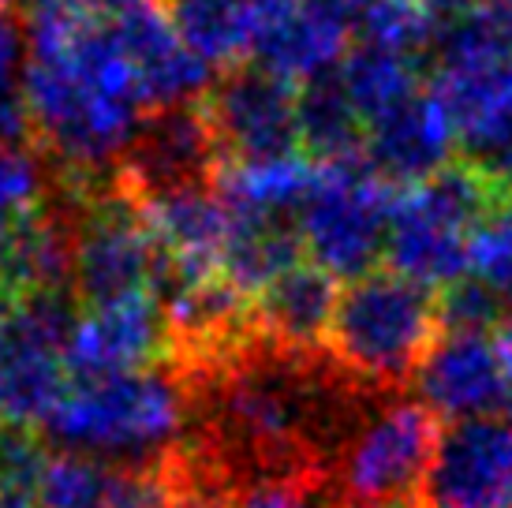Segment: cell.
I'll use <instances>...</instances> for the list:
<instances>
[{
    "mask_svg": "<svg viewBox=\"0 0 512 508\" xmlns=\"http://www.w3.org/2000/svg\"><path fill=\"white\" fill-rule=\"evenodd\" d=\"M49 452L27 426H0V490H38Z\"/></svg>",
    "mask_w": 512,
    "mask_h": 508,
    "instance_id": "obj_31",
    "label": "cell"
},
{
    "mask_svg": "<svg viewBox=\"0 0 512 508\" xmlns=\"http://www.w3.org/2000/svg\"><path fill=\"white\" fill-rule=\"evenodd\" d=\"M169 355V325L157 296H135L105 307H86L68 340V374L105 378L157 367Z\"/></svg>",
    "mask_w": 512,
    "mask_h": 508,
    "instance_id": "obj_12",
    "label": "cell"
},
{
    "mask_svg": "<svg viewBox=\"0 0 512 508\" xmlns=\"http://www.w3.org/2000/svg\"><path fill=\"white\" fill-rule=\"evenodd\" d=\"M206 116L217 146L232 161H270L303 154L299 146V86L262 68H232L206 94Z\"/></svg>",
    "mask_w": 512,
    "mask_h": 508,
    "instance_id": "obj_9",
    "label": "cell"
},
{
    "mask_svg": "<svg viewBox=\"0 0 512 508\" xmlns=\"http://www.w3.org/2000/svg\"><path fill=\"white\" fill-rule=\"evenodd\" d=\"M337 299H341L337 281L326 269L303 258L285 277H277L266 292H258L251 303V322H255L258 340H266L273 348L303 355L326 352Z\"/></svg>",
    "mask_w": 512,
    "mask_h": 508,
    "instance_id": "obj_17",
    "label": "cell"
},
{
    "mask_svg": "<svg viewBox=\"0 0 512 508\" xmlns=\"http://www.w3.org/2000/svg\"><path fill=\"white\" fill-rule=\"evenodd\" d=\"M415 400L430 408L438 419L464 423L501 415L509 408L505 393V370L494 333H460L441 329L430 352L415 370Z\"/></svg>",
    "mask_w": 512,
    "mask_h": 508,
    "instance_id": "obj_11",
    "label": "cell"
},
{
    "mask_svg": "<svg viewBox=\"0 0 512 508\" xmlns=\"http://www.w3.org/2000/svg\"><path fill=\"white\" fill-rule=\"evenodd\" d=\"M367 508H423L419 501H400V505H367Z\"/></svg>",
    "mask_w": 512,
    "mask_h": 508,
    "instance_id": "obj_39",
    "label": "cell"
},
{
    "mask_svg": "<svg viewBox=\"0 0 512 508\" xmlns=\"http://www.w3.org/2000/svg\"><path fill=\"white\" fill-rule=\"evenodd\" d=\"M42 434L101 464L157 467L184 445L187 385L172 367L72 378Z\"/></svg>",
    "mask_w": 512,
    "mask_h": 508,
    "instance_id": "obj_2",
    "label": "cell"
},
{
    "mask_svg": "<svg viewBox=\"0 0 512 508\" xmlns=\"http://www.w3.org/2000/svg\"><path fill=\"white\" fill-rule=\"evenodd\" d=\"M318 161L307 154H285L270 161H232L217 176V195L236 217H288L296 221L307 202Z\"/></svg>",
    "mask_w": 512,
    "mask_h": 508,
    "instance_id": "obj_20",
    "label": "cell"
},
{
    "mask_svg": "<svg viewBox=\"0 0 512 508\" xmlns=\"http://www.w3.org/2000/svg\"><path fill=\"white\" fill-rule=\"evenodd\" d=\"M27 105L42 146L79 180L124 161L150 116L113 19L79 0H38L27 15Z\"/></svg>",
    "mask_w": 512,
    "mask_h": 508,
    "instance_id": "obj_1",
    "label": "cell"
},
{
    "mask_svg": "<svg viewBox=\"0 0 512 508\" xmlns=\"http://www.w3.org/2000/svg\"><path fill=\"white\" fill-rule=\"evenodd\" d=\"M79 4L90 8L94 15H101V19H120V15H128L131 8H139L146 0H79Z\"/></svg>",
    "mask_w": 512,
    "mask_h": 508,
    "instance_id": "obj_34",
    "label": "cell"
},
{
    "mask_svg": "<svg viewBox=\"0 0 512 508\" xmlns=\"http://www.w3.org/2000/svg\"><path fill=\"white\" fill-rule=\"evenodd\" d=\"M303 4H311V8H318V12L333 15V19H341V23L352 27V23L367 12L374 0H303Z\"/></svg>",
    "mask_w": 512,
    "mask_h": 508,
    "instance_id": "obj_33",
    "label": "cell"
},
{
    "mask_svg": "<svg viewBox=\"0 0 512 508\" xmlns=\"http://www.w3.org/2000/svg\"><path fill=\"white\" fill-rule=\"evenodd\" d=\"M337 83L344 86L348 101L356 105L363 124L378 120L382 113L397 109L404 101H412L419 90V60L378 49V45L359 42L344 53L337 68Z\"/></svg>",
    "mask_w": 512,
    "mask_h": 508,
    "instance_id": "obj_24",
    "label": "cell"
},
{
    "mask_svg": "<svg viewBox=\"0 0 512 508\" xmlns=\"http://www.w3.org/2000/svg\"><path fill=\"white\" fill-rule=\"evenodd\" d=\"M217 154L221 146H217L206 109L176 105V109H157L146 116L143 131L124 161H128L131 180L143 187L146 198L176 191V187L206 184Z\"/></svg>",
    "mask_w": 512,
    "mask_h": 508,
    "instance_id": "obj_15",
    "label": "cell"
},
{
    "mask_svg": "<svg viewBox=\"0 0 512 508\" xmlns=\"http://www.w3.org/2000/svg\"><path fill=\"white\" fill-rule=\"evenodd\" d=\"M460 150L453 120L427 90L363 127V161L393 187H415L456 165Z\"/></svg>",
    "mask_w": 512,
    "mask_h": 508,
    "instance_id": "obj_13",
    "label": "cell"
},
{
    "mask_svg": "<svg viewBox=\"0 0 512 508\" xmlns=\"http://www.w3.org/2000/svg\"><path fill=\"white\" fill-rule=\"evenodd\" d=\"M0 426H4V389H0Z\"/></svg>",
    "mask_w": 512,
    "mask_h": 508,
    "instance_id": "obj_40",
    "label": "cell"
},
{
    "mask_svg": "<svg viewBox=\"0 0 512 508\" xmlns=\"http://www.w3.org/2000/svg\"><path fill=\"white\" fill-rule=\"evenodd\" d=\"M116 486H120V467L75 452H57L45 460L34 494L42 508H113Z\"/></svg>",
    "mask_w": 512,
    "mask_h": 508,
    "instance_id": "obj_26",
    "label": "cell"
},
{
    "mask_svg": "<svg viewBox=\"0 0 512 508\" xmlns=\"http://www.w3.org/2000/svg\"><path fill=\"white\" fill-rule=\"evenodd\" d=\"M143 217L154 232L165 273L176 277H221L228 240V210L217 187L191 184L143 198Z\"/></svg>",
    "mask_w": 512,
    "mask_h": 508,
    "instance_id": "obj_16",
    "label": "cell"
},
{
    "mask_svg": "<svg viewBox=\"0 0 512 508\" xmlns=\"http://www.w3.org/2000/svg\"><path fill=\"white\" fill-rule=\"evenodd\" d=\"M468 273L505 299L512 296V195L494 198L471 232Z\"/></svg>",
    "mask_w": 512,
    "mask_h": 508,
    "instance_id": "obj_28",
    "label": "cell"
},
{
    "mask_svg": "<svg viewBox=\"0 0 512 508\" xmlns=\"http://www.w3.org/2000/svg\"><path fill=\"white\" fill-rule=\"evenodd\" d=\"M438 415L408 396H378L363 423L344 441L329 475L333 508H367L415 501L434 464Z\"/></svg>",
    "mask_w": 512,
    "mask_h": 508,
    "instance_id": "obj_5",
    "label": "cell"
},
{
    "mask_svg": "<svg viewBox=\"0 0 512 508\" xmlns=\"http://www.w3.org/2000/svg\"><path fill=\"white\" fill-rule=\"evenodd\" d=\"M232 508H333L329 494L307 490V486H288V482H270V486H251L243 490Z\"/></svg>",
    "mask_w": 512,
    "mask_h": 508,
    "instance_id": "obj_32",
    "label": "cell"
},
{
    "mask_svg": "<svg viewBox=\"0 0 512 508\" xmlns=\"http://www.w3.org/2000/svg\"><path fill=\"white\" fill-rule=\"evenodd\" d=\"M27 23L0 8V146H23L34 135L27 105Z\"/></svg>",
    "mask_w": 512,
    "mask_h": 508,
    "instance_id": "obj_27",
    "label": "cell"
},
{
    "mask_svg": "<svg viewBox=\"0 0 512 508\" xmlns=\"http://www.w3.org/2000/svg\"><path fill=\"white\" fill-rule=\"evenodd\" d=\"M393 198L397 191L363 157L318 165L311 195L296 217L307 262L326 269L333 281L374 273L385 258Z\"/></svg>",
    "mask_w": 512,
    "mask_h": 508,
    "instance_id": "obj_7",
    "label": "cell"
},
{
    "mask_svg": "<svg viewBox=\"0 0 512 508\" xmlns=\"http://www.w3.org/2000/svg\"><path fill=\"white\" fill-rule=\"evenodd\" d=\"M419 494L423 508H512L509 415L449 423Z\"/></svg>",
    "mask_w": 512,
    "mask_h": 508,
    "instance_id": "obj_10",
    "label": "cell"
},
{
    "mask_svg": "<svg viewBox=\"0 0 512 508\" xmlns=\"http://www.w3.org/2000/svg\"><path fill=\"white\" fill-rule=\"evenodd\" d=\"M251 12H255V19H258V27L266 23V19H273L277 12H285L288 4H296V0H243Z\"/></svg>",
    "mask_w": 512,
    "mask_h": 508,
    "instance_id": "obj_37",
    "label": "cell"
},
{
    "mask_svg": "<svg viewBox=\"0 0 512 508\" xmlns=\"http://www.w3.org/2000/svg\"><path fill=\"white\" fill-rule=\"evenodd\" d=\"M8 4H12V0H0V8H8Z\"/></svg>",
    "mask_w": 512,
    "mask_h": 508,
    "instance_id": "obj_41",
    "label": "cell"
},
{
    "mask_svg": "<svg viewBox=\"0 0 512 508\" xmlns=\"http://www.w3.org/2000/svg\"><path fill=\"white\" fill-rule=\"evenodd\" d=\"M494 191L464 161L415 187H400L389 213L385 269L430 296L468 277L471 232L494 202Z\"/></svg>",
    "mask_w": 512,
    "mask_h": 508,
    "instance_id": "obj_4",
    "label": "cell"
},
{
    "mask_svg": "<svg viewBox=\"0 0 512 508\" xmlns=\"http://www.w3.org/2000/svg\"><path fill=\"white\" fill-rule=\"evenodd\" d=\"M30 292H72V225L49 210L19 225L8 258L4 299Z\"/></svg>",
    "mask_w": 512,
    "mask_h": 508,
    "instance_id": "obj_22",
    "label": "cell"
},
{
    "mask_svg": "<svg viewBox=\"0 0 512 508\" xmlns=\"http://www.w3.org/2000/svg\"><path fill=\"white\" fill-rule=\"evenodd\" d=\"M0 508H42V501L27 490H0Z\"/></svg>",
    "mask_w": 512,
    "mask_h": 508,
    "instance_id": "obj_38",
    "label": "cell"
},
{
    "mask_svg": "<svg viewBox=\"0 0 512 508\" xmlns=\"http://www.w3.org/2000/svg\"><path fill=\"white\" fill-rule=\"evenodd\" d=\"M438 329V296L374 269L341 288L326 355L363 389L397 396L415 378Z\"/></svg>",
    "mask_w": 512,
    "mask_h": 508,
    "instance_id": "obj_3",
    "label": "cell"
},
{
    "mask_svg": "<svg viewBox=\"0 0 512 508\" xmlns=\"http://www.w3.org/2000/svg\"><path fill=\"white\" fill-rule=\"evenodd\" d=\"M19 225H4L0 221V296H4V277H8V258H12V243Z\"/></svg>",
    "mask_w": 512,
    "mask_h": 508,
    "instance_id": "obj_36",
    "label": "cell"
},
{
    "mask_svg": "<svg viewBox=\"0 0 512 508\" xmlns=\"http://www.w3.org/2000/svg\"><path fill=\"white\" fill-rule=\"evenodd\" d=\"M116 34L124 42L131 68L139 75L150 109H176V105H199L210 94L214 68L195 57V49L172 27L169 8L146 0L128 15L113 19Z\"/></svg>",
    "mask_w": 512,
    "mask_h": 508,
    "instance_id": "obj_14",
    "label": "cell"
},
{
    "mask_svg": "<svg viewBox=\"0 0 512 508\" xmlns=\"http://www.w3.org/2000/svg\"><path fill=\"white\" fill-rule=\"evenodd\" d=\"M348 30H352L348 23L296 0L258 27L251 60H255V68L270 71L285 83L307 86L341 68L344 53L352 49Z\"/></svg>",
    "mask_w": 512,
    "mask_h": 508,
    "instance_id": "obj_18",
    "label": "cell"
},
{
    "mask_svg": "<svg viewBox=\"0 0 512 508\" xmlns=\"http://www.w3.org/2000/svg\"><path fill=\"white\" fill-rule=\"evenodd\" d=\"M165 258L143 217V202L124 191L90 198L72 225V292L83 307L157 296Z\"/></svg>",
    "mask_w": 512,
    "mask_h": 508,
    "instance_id": "obj_8",
    "label": "cell"
},
{
    "mask_svg": "<svg viewBox=\"0 0 512 508\" xmlns=\"http://www.w3.org/2000/svg\"><path fill=\"white\" fill-rule=\"evenodd\" d=\"M45 176L42 157L27 146H0V221L23 225L27 217L45 210Z\"/></svg>",
    "mask_w": 512,
    "mask_h": 508,
    "instance_id": "obj_29",
    "label": "cell"
},
{
    "mask_svg": "<svg viewBox=\"0 0 512 508\" xmlns=\"http://www.w3.org/2000/svg\"><path fill=\"white\" fill-rule=\"evenodd\" d=\"M427 94L460 135V150L512 124V23L471 0L441 23Z\"/></svg>",
    "mask_w": 512,
    "mask_h": 508,
    "instance_id": "obj_6",
    "label": "cell"
},
{
    "mask_svg": "<svg viewBox=\"0 0 512 508\" xmlns=\"http://www.w3.org/2000/svg\"><path fill=\"white\" fill-rule=\"evenodd\" d=\"M169 19L210 68L232 71L255 53L258 19L243 0H169Z\"/></svg>",
    "mask_w": 512,
    "mask_h": 508,
    "instance_id": "obj_21",
    "label": "cell"
},
{
    "mask_svg": "<svg viewBox=\"0 0 512 508\" xmlns=\"http://www.w3.org/2000/svg\"><path fill=\"white\" fill-rule=\"evenodd\" d=\"M505 303L509 299L494 292L479 277H464L453 288L438 296V322L441 329H460V333H490L494 325H505Z\"/></svg>",
    "mask_w": 512,
    "mask_h": 508,
    "instance_id": "obj_30",
    "label": "cell"
},
{
    "mask_svg": "<svg viewBox=\"0 0 512 508\" xmlns=\"http://www.w3.org/2000/svg\"><path fill=\"white\" fill-rule=\"evenodd\" d=\"M498 352H501V370H505V393H509V408H512V318L498 329Z\"/></svg>",
    "mask_w": 512,
    "mask_h": 508,
    "instance_id": "obj_35",
    "label": "cell"
},
{
    "mask_svg": "<svg viewBox=\"0 0 512 508\" xmlns=\"http://www.w3.org/2000/svg\"><path fill=\"white\" fill-rule=\"evenodd\" d=\"M363 127V116L337 83V71L299 86V146L311 161L326 165L363 157Z\"/></svg>",
    "mask_w": 512,
    "mask_h": 508,
    "instance_id": "obj_23",
    "label": "cell"
},
{
    "mask_svg": "<svg viewBox=\"0 0 512 508\" xmlns=\"http://www.w3.org/2000/svg\"><path fill=\"white\" fill-rule=\"evenodd\" d=\"M303 240L299 225L288 217H236L228 213V240L221 254V277H225L240 296L266 292L277 277L299 266Z\"/></svg>",
    "mask_w": 512,
    "mask_h": 508,
    "instance_id": "obj_19",
    "label": "cell"
},
{
    "mask_svg": "<svg viewBox=\"0 0 512 508\" xmlns=\"http://www.w3.org/2000/svg\"><path fill=\"white\" fill-rule=\"evenodd\" d=\"M356 23L359 42L412 60L438 49L441 38V15L430 0H374Z\"/></svg>",
    "mask_w": 512,
    "mask_h": 508,
    "instance_id": "obj_25",
    "label": "cell"
}]
</instances>
